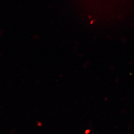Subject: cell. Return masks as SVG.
Segmentation results:
<instances>
[{"instance_id":"6da1fadb","label":"cell","mask_w":134,"mask_h":134,"mask_svg":"<svg viewBox=\"0 0 134 134\" xmlns=\"http://www.w3.org/2000/svg\"><path fill=\"white\" fill-rule=\"evenodd\" d=\"M38 124H39L38 125H40V126H41V123H38Z\"/></svg>"}]
</instances>
